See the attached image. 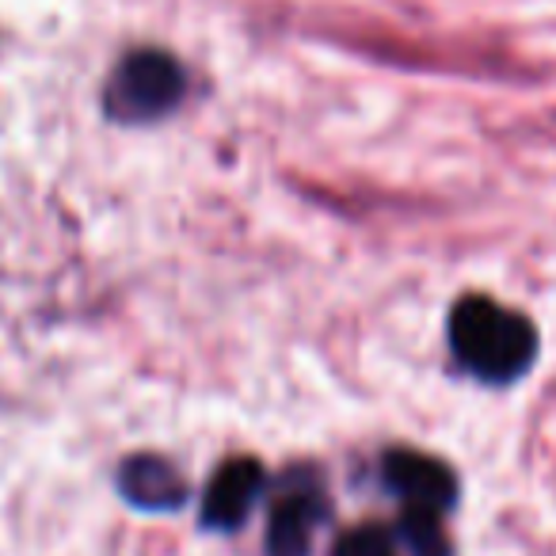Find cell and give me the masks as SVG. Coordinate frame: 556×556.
I'll use <instances>...</instances> for the list:
<instances>
[{
    "instance_id": "1",
    "label": "cell",
    "mask_w": 556,
    "mask_h": 556,
    "mask_svg": "<svg viewBox=\"0 0 556 556\" xmlns=\"http://www.w3.org/2000/svg\"><path fill=\"white\" fill-rule=\"evenodd\" d=\"M450 348L472 378L507 386L533 366L538 332L522 313L472 294L462 298L450 313Z\"/></svg>"
},
{
    "instance_id": "2",
    "label": "cell",
    "mask_w": 556,
    "mask_h": 556,
    "mask_svg": "<svg viewBox=\"0 0 556 556\" xmlns=\"http://www.w3.org/2000/svg\"><path fill=\"white\" fill-rule=\"evenodd\" d=\"M184 65L164 50H134L115 65L103 92L108 118L123 126H146L172 115L184 100Z\"/></svg>"
},
{
    "instance_id": "3",
    "label": "cell",
    "mask_w": 556,
    "mask_h": 556,
    "mask_svg": "<svg viewBox=\"0 0 556 556\" xmlns=\"http://www.w3.org/2000/svg\"><path fill=\"white\" fill-rule=\"evenodd\" d=\"M328 518V500L317 484H302L278 495L270 507V526H267V556H309L313 538L320 533Z\"/></svg>"
},
{
    "instance_id": "4",
    "label": "cell",
    "mask_w": 556,
    "mask_h": 556,
    "mask_svg": "<svg viewBox=\"0 0 556 556\" xmlns=\"http://www.w3.org/2000/svg\"><path fill=\"white\" fill-rule=\"evenodd\" d=\"M263 484H267V477H263V469L252 457H229L214 472L206 495H202V526L214 533L237 530L260 503Z\"/></svg>"
},
{
    "instance_id": "5",
    "label": "cell",
    "mask_w": 556,
    "mask_h": 556,
    "mask_svg": "<svg viewBox=\"0 0 556 556\" xmlns=\"http://www.w3.org/2000/svg\"><path fill=\"white\" fill-rule=\"evenodd\" d=\"M386 488L404 500V507H427L446 515L457 503V480L439 457L416 450H393L386 457Z\"/></svg>"
},
{
    "instance_id": "6",
    "label": "cell",
    "mask_w": 556,
    "mask_h": 556,
    "mask_svg": "<svg viewBox=\"0 0 556 556\" xmlns=\"http://www.w3.org/2000/svg\"><path fill=\"white\" fill-rule=\"evenodd\" d=\"M118 492L130 507L149 515H168L187 500V484L172 462L156 454H138L118 469Z\"/></svg>"
},
{
    "instance_id": "7",
    "label": "cell",
    "mask_w": 556,
    "mask_h": 556,
    "mask_svg": "<svg viewBox=\"0 0 556 556\" xmlns=\"http://www.w3.org/2000/svg\"><path fill=\"white\" fill-rule=\"evenodd\" d=\"M401 538L412 556H450V538H446V526H442V510L404 507Z\"/></svg>"
},
{
    "instance_id": "8",
    "label": "cell",
    "mask_w": 556,
    "mask_h": 556,
    "mask_svg": "<svg viewBox=\"0 0 556 556\" xmlns=\"http://www.w3.org/2000/svg\"><path fill=\"white\" fill-rule=\"evenodd\" d=\"M336 556H396V545L381 526H358L343 533Z\"/></svg>"
}]
</instances>
